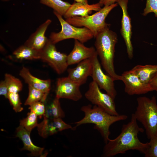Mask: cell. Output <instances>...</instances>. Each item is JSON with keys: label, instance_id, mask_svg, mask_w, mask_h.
<instances>
[{"label": "cell", "instance_id": "24", "mask_svg": "<svg viewBox=\"0 0 157 157\" xmlns=\"http://www.w3.org/2000/svg\"><path fill=\"white\" fill-rule=\"evenodd\" d=\"M28 95L24 103L25 105H30L39 101H45L47 95L41 91L28 85Z\"/></svg>", "mask_w": 157, "mask_h": 157}, {"label": "cell", "instance_id": "30", "mask_svg": "<svg viewBox=\"0 0 157 157\" xmlns=\"http://www.w3.org/2000/svg\"><path fill=\"white\" fill-rule=\"evenodd\" d=\"M145 7L142 13L143 16L153 13L157 18V0H146Z\"/></svg>", "mask_w": 157, "mask_h": 157}, {"label": "cell", "instance_id": "19", "mask_svg": "<svg viewBox=\"0 0 157 157\" xmlns=\"http://www.w3.org/2000/svg\"><path fill=\"white\" fill-rule=\"evenodd\" d=\"M30 133L21 125L17 128L16 137L20 139L24 144L22 149L30 151L34 156H41L44 148L37 146L33 143L30 138Z\"/></svg>", "mask_w": 157, "mask_h": 157}, {"label": "cell", "instance_id": "5", "mask_svg": "<svg viewBox=\"0 0 157 157\" xmlns=\"http://www.w3.org/2000/svg\"><path fill=\"white\" fill-rule=\"evenodd\" d=\"M117 3L104 6L100 10L91 15L74 16L66 19L69 24L77 27L83 26L89 29L95 37L109 25L105 22L106 19L110 12L117 6Z\"/></svg>", "mask_w": 157, "mask_h": 157}, {"label": "cell", "instance_id": "25", "mask_svg": "<svg viewBox=\"0 0 157 157\" xmlns=\"http://www.w3.org/2000/svg\"><path fill=\"white\" fill-rule=\"evenodd\" d=\"M5 78L9 92L18 93L22 90V84L19 79L8 74H5Z\"/></svg>", "mask_w": 157, "mask_h": 157}, {"label": "cell", "instance_id": "13", "mask_svg": "<svg viewBox=\"0 0 157 157\" xmlns=\"http://www.w3.org/2000/svg\"><path fill=\"white\" fill-rule=\"evenodd\" d=\"M75 67L67 69V77L80 86L86 83L88 78L91 76L92 69L91 59L84 60Z\"/></svg>", "mask_w": 157, "mask_h": 157}, {"label": "cell", "instance_id": "36", "mask_svg": "<svg viewBox=\"0 0 157 157\" xmlns=\"http://www.w3.org/2000/svg\"></svg>", "mask_w": 157, "mask_h": 157}, {"label": "cell", "instance_id": "3", "mask_svg": "<svg viewBox=\"0 0 157 157\" xmlns=\"http://www.w3.org/2000/svg\"><path fill=\"white\" fill-rule=\"evenodd\" d=\"M109 27L106 28L95 37V49L101 65L107 74L114 81L120 80V75L115 73L114 66L115 47L117 36L115 32L109 29Z\"/></svg>", "mask_w": 157, "mask_h": 157}, {"label": "cell", "instance_id": "35", "mask_svg": "<svg viewBox=\"0 0 157 157\" xmlns=\"http://www.w3.org/2000/svg\"><path fill=\"white\" fill-rule=\"evenodd\" d=\"M3 1H8L9 0H1Z\"/></svg>", "mask_w": 157, "mask_h": 157}, {"label": "cell", "instance_id": "18", "mask_svg": "<svg viewBox=\"0 0 157 157\" xmlns=\"http://www.w3.org/2000/svg\"><path fill=\"white\" fill-rule=\"evenodd\" d=\"M101 6L99 2L89 4L75 1L71 4L63 16L65 19L74 16H86L92 11H98Z\"/></svg>", "mask_w": 157, "mask_h": 157}, {"label": "cell", "instance_id": "10", "mask_svg": "<svg viewBox=\"0 0 157 157\" xmlns=\"http://www.w3.org/2000/svg\"><path fill=\"white\" fill-rule=\"evenodd\" d=\"M81 86L67 76L58 79L56 90V97L74 101L81 99L82 95L80 89Z\"/></svg>", "mask_w": 157, "mask_h": 157}, {"label": "cell", "instance_id": "15", "mask_svg": "<svg viewBox=\"0 0 157 157\" xmlns=\"http://www.w3.org/2000/svg\"><path fill=\"white\" fill-rule=\"evenodd\" d=\"M51 22V21L48 19L41 25L30 36L24 44L41 52L49 40L45 36V33Z\"/></svg>", "mask_w": 157, "mask_h": 157}, {"label": "cell", "instance_id": "20", "mask_svg": "<svg viewBox=\"0 0 157 157\" xmlns=\"http://www.w3.org/2000/svg\"><path fill=\"white\" fill-rule=\"evenodd\" d=\"M131 70L142 82L149 84L157 71V65H138Z\"/></svg>", "mask_w": 157, "mask_h": 157}, {"label": "cell", "instance_id": "27", "mask_svg": "<svg viewBox=\"0 0 157 157\" xmlns=\"http://www.w3.org/2000/svg\"><path fill=\"white\" fill-rule=\"evenodd\" d=\"M144 154L145 157H157V135L150 139Z\"/></svg>", "mask_w": 157, "mask_h": 157}, {"label": "cell", "instance_id": "7", "mask_svg": "<svg viewBox=\"0 0 157 157\" xmlns=\"http://www.w3.org/2000/svg\"><path fill=\"white\" fill-rule=\"evenodd\" d=\"M85 98L92 104L103 109L110 114L117 115L114 99L109 94L102 92L94 81L89 84L88 90L85 94Z\"/></svg>", "mask_w": 157, "mask_h": 157}, {"label": "cell", "instance_id": "2", "mask_svg": "<svg viewBox=\"0 0 157 157\" xmlns=\"http://www.w3.org/2000/svg\"><path fill=\"white\" fill-rule=\"evenodd\" d=\"M81 110L84 113V116L81 120L74 123L76 126L73 129L83 124H94V129L99 131L105 144L110 139V126L115 122L125 120L128 118L125 115H111L96 105L93 107L90 104L83 106Z\"/></svg>", "mask_w": 157, "mask_h": 157}, {"label": "cell", "instance_id": "22", "mask_svg": "<svg viewBox=\"0 0 157 157\" xmlns=\"http://www.w3.org/2000/svg\"><path fill=\"white\" fill-rule=\"evenodd\" d=\"M40 53L39 52L24 44L19 47L13 53L15 58L22 60H33L40 59Z\"/></svg>", "mask_w": 157, "mask_h": 157}, {"label": "cell", "instance_id": "32", "mask_svg": "<svg viewBox=\"0 0 157 157\" xmlns=\"http://www.w3.org/2000/svg\"><path fill=\"white\" fill-rule=\"evenodd\" d=\"M153 91H157V71L149 83Z\"/></svg>", "mask_w": 157, "mask_h": 157}, {"label": "cell", "instance_id": "11", "mask_svg": "<svg viewBox=\"0 0 157 157\" xmlns=\"http://www.w3.org/2000/svg\"><path fill=\"white\" fill-rule=\"evenodd\" d=\"M120 80L124 83V91L130 95H140L153 91L149 84L142 82L131 70L124 72Z\"/></svg>", "mask_w": 157, "mask_h": 157}, {"label": "cell", "instance_id": "26", "mask_svg": "<svg viewBox=\"0 0 157 157\" xmlns=\"http://www.w3.org/2000/svg\"><path fill=\"white\" fill-rule=\"evenodd\" d=\"M37 117L35 113L30 110L27 117L20 121V125L30 133L32 130L38 126Z\"/></svg>", "mask_w": 157, "mask_h": 157}, {"label": "cell", "instance_id": "12", "mask_svg": "<svg viewBox=\"0 0 157 157\" xmlns=\"http://www.w3.org/2000/svg\"><path fill=\"white\" fill-rule=\"evenodd\" d=\"M117 2L122 11L120 33L126 46L128 56L131 59L133 56V48L131 40L132 34L131 19L128 11V0H117Z\"/></svg>", "mask_w": 157, "mask_h": 157}, {"label": "cell", "instance_id": "23", "mask_svg": "<svg viewBox=\"0 0 157 157\" xmlns=\"http://www.w3.org/2000/svg\"><path fill=\"white\" fill-rule=\"evenodd\" d=\"M40 3L53 9L55 11L63 16L71 4L62 0H40Z\"/></svg>", "mask_w": 157, "mask_h": 157}, {"label": "cell", "instance_id": "8", "mask_svg": "<svg viewBox=\"0 0 157 157\" xmlns=\"http://www.w3.org/2000/svg\"><path fill=\"white\" fill-rule=\"evenodd\" d=\"M67 57L66 54L58 52L55 44L49 39L41 52L40 59L47 63L58 74H60L67 70L69 66Z\"/></svg>", "mask_w": 157, "mask_h": 157}, {"label": "cell", "instance_id": "21", "mask_svg": "<svg viewBox=\"0 0 157 157\" xmlns=\"http://www.w3.org/2000/svg\"><path fill=\"white\" fill-rule=\"evenodd\" d=\"M59 99L55 97L50 104L46 106L44 118L52 119L65 117V113L61 107Z\"/></svg>", "mask_w": 157, "mask_h": 157}, {"label": "cell", "instance_id": "4", "mask_svg": "<svg viewBox=\"0 0 157 157\" xmlns=\"http://www.w3.org/2000/svg\"><path fill=\"white\" fill-rule=\"evenodd\" d=\"M137 106L134 114L137 121L144 128L148 139L157 135V104L156 97H138Z\"/></svg>", "mask_w": 157, "mask_h": 157}, {"label": "cell", "instance_id": "9", "mask_svg": "<svg viewBox=\"0 0 157 157\" xmlns=\"http://www.w3.org/2000/svg\"><path fill=\"white\" fill-rule=\"evenodd\" d=\"M98 56L97 53L91 58L92 66L91 76L93 81L97 84L100 89L104 90L107 93L115 99L117 94L115 87V81L112 77L104 72Z\"/></svg>", "mask_w": 157, "mask_h": 157}, {"label": "cell", "instance_id": "34", "mask_svg": "<svg viewBox=\"0 0 157 157\" xmlns=\"http://www.w3.org/2000/svg\"><path fill=\"white\" fill-rule=\"evenodd\" d=\"M74 1L77 2L81 3L84 4H88V0H74Z\"/></svg>", "mask_w": 157, "mask_h": 157}, {"label": "cell", "instance_id": "16", "mask_svg": "<svg viewBox=\"0 0 157 157\" xmlns=\"http://www.w3.org/2000/svg\"><path fill=\"white\" fill-rule=\"evenodd\" d=\"M64 124L61 118L49 119L44 118V120L38 124L37 129L39 134L43 138H46L58 132L62 131Z\"/></svg>", "mask_w": 157, "mask_h": 157}, {"label": "cell", "instance_id": "33", "mask_svg": "<svg viewBox=\"0 0 157 157\" xmlns=\"http://www.w3.org/2000/svg\"><path fill=\"white\" fill-rule=\"evenodd\" d=\"M117 0H99V3L101 6H110L113 4L117 2Z\"/></svg>", "mask_w": 157, "mask_h": 157}, {"label": "cell", "instance_id": "31", "mask_svg": "<svg viewBox=\"0 0 157 157\" xmlns=\"http://www.w3.org/2000/svg\"><path fill=\"white\" fill-rule=\"evenodd\" d=\"M9 92L8 88L5 80L1 81L0 83V94L8 98Z\"/></svg>", "mask_w": 157, "mask_h": 157}, {"label": "cell", "instance_id": "6", "mask_svg": "<svg viewBox=\"0 0 157 157\" xmlns=\"http://www.w3.org/2000/svg\"><path fill=\"white\" fill-rule=\"evenodd\" d=\"M53 13L58 19L61 26V30L58 33L52 32L49 36V39L53 43L65 39H73L83 43L94 37L92 33L86 27L80 28L74 26L68 23L57 12Z\"/></svg>", "mask_w": 157, "mask_h": 157}, {"label": "cell", "instance_id": "29", "mask_svg": "<svg viewBox=\"0 0 157 157\" xmlns=\"http://www.w3.org/2000/svg\"><path fill=\"white\" fill-rule=\"evenodd\" d=\"M28 109L41 118L45 114L46 106L44 102L39 101L34 102L30 105Z\"/></svg>", "mask_w": 157, "mask_h": 157}, {"label": "cell", "instance_id": "14", "mask_svg": "<svg viewBox=\"0 0 157 157\" xmlns=\"http://www.w3.org/2000/svg\"><path fill=\"white\" fill-rule=\"evenodd\" d=\"M97 53L94 47H86L83 43L75 40L74 48L67 55L68 65L69 66L78 63L84 60L90 59Z\"/></svg>", "mask_w": 157, "mask_h": 157}, {"label": "cell", "instance_id": "1", "mask_svg": "<svg viewBox=\"0 0 157 157\" xmlns=\"http://www.w3.org/2000/svg\"><path fill=\"white\" fill-rule=\"evenodd\" d=\"M144 129L139 127L134 114H132L130 121L123 124L121 132L116 138L109 139L106 143L103 150L104 157H110L125 153L129 150H136L144 154L148 143L141 142L138 133H143Z\"/></svg>", "mask_w": 157, "mask_h": 157}, {"label": "cell", "instance_id": "17", "mask_svg": "<svg viewBox=\"0 0 157 157\" xmlns=\"http://www.w3.org/2000/svg\"><path fill=\"white\" fill-rule=\"evenodd\" d=\"M19 74L28 85L48 95L51 87V81L50 79L44 80L37 78L33 76L28 68L24 67L20 71Z\"/></svg>", "mask_w": 157, "mask_h": 157}, {"label": "cell", "instance_id": "28", "mask_svg": "<svg viewBox=\"0 0 157 157\" xmlns=\"http://www.w3.org/2000/svg\"><path fill=\"white\" fill-rule=\"evenodd\" d=\"M7 98L15 112H20L23 110L18 93L9 92Z\"/></svg>", "mask_w": 157, "mask_h": 157}]
</instances>
